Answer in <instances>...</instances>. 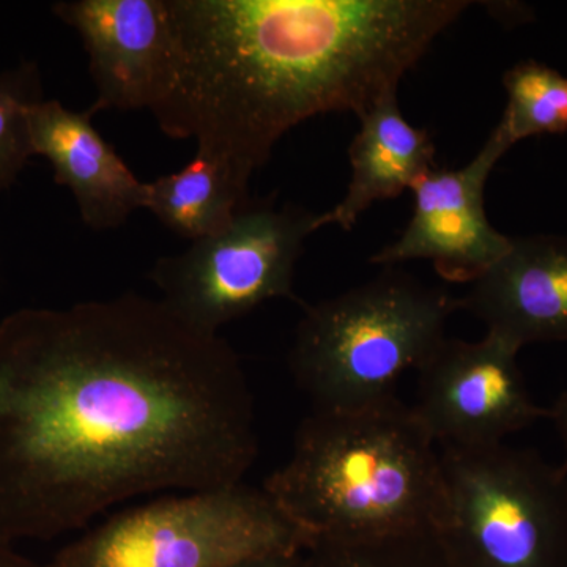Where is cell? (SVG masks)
I'll use <instances>...</instances> for the list:
<instances>
[{
	"label": "cell",
	"mask_w": 567,
	"mask_h": 567,
	"mask_svg": "<svg viewBox=\"0 0 567 567\" xmlns=\"http://www.w3.org/2000/svg\"><path fill=\"white\" fill-rule=\"evenodd\" d=\"M259 453L240 358L123 293L0 320V537L51 540L163 491L244 483Z\"/></svg>",
	"instance_id": "cell-1"
},
{
	"label": "cell",
	"mask_w": 567,
	"mask_h": 567,
	"mask_svg": "<svg viewBox=\"0 0 567 567\" xmlns=\"http://www.w3.org/2000/svg\"><path fill=\"white\" fill-rule=\"evenodd\" d=\"M173 84L152 112L249 186L284 134L398 92L468 0H167Z\"/></svg>",
	"instance_id": "cell-2"
},
{
	"label": "cell",
	"mask_w": 567,
	"mask_h": 567,
	"mask_svg": "<svg viewBox=\"0 0 567 567\" xmlns=\"http://www.w3.org/2000/svg\"><path fill=\"white\" fill-rule=\"evenodd\" d=\"M262 488L308 546L432 532L443 495L439 446L399 398L312 410Z\"/></svg>",
	"instance_id": "cell-3"
},
{
	"label": "cell",
	"mask_w": 567,
	"mask_h": 567,
	"mask_svg": "<svg viewBox=\"0 0 567 567\" xmlns=\"http://www.w3.org/2000/svg\"><path fill=\"white\" fill-rule=\"evenodd\" d=\"M457 298L386 268L371 281L306 309L289 369L315 412L382 404L406 371H420L446 339Z\"/></svg>",
	"instance_id": "cell-4"
},
{
	"label": "cell",
	"mask_w": 567,
	"mask_h": 567,
	"mask_svg": "<svg viewBox=\"0 0 567 567\" xmlns=\"http://www.w3.org/2000/svg\"><path fill=\"white\" fill-rule=\"evenodd\" d=\"M434 535L450 567H567V464L505 443L439 447Z\"/></svg>",
	"instance_id": "cell-5"
},
{
	"label": "cell",
	"mask_w": 567,
	"mask_h": 567,
	"mask_svg": "<svg viewBox=\"0 0 567 567\" xmlns=\"http://www.w3.org/2000/svg\"><path fill=\"white\" fill-rule=\"evenodd\" d=\"M306 547L264 488L240 483L122 511L66 544L47 567H227Z\"/></svg>",
	"instance_id": "cell-6"
},
{
	"label": "cell",
	"mask_w": 567,
	"mask_h": 567,
	"mask_svg": "<svg viewBox=\"0 0 567 567\" xmlns=\"http://www.w3.org/2000/svg\"><path fill=\"white\" fill-rule=\"evenodd\" d=\"M315 221L303 208L249 200L229 226L155 264L159 300L189 327L218 334L265 301L295 298V268Z\"/></svg>",
	"instance_id": "cell-7"
},
{
	"label": "cell",
	"mask_w": 567,
	"mask_h": 567,
	"mask_svg": "<svg viewBox=\"0 0 567 567\" xmlns=\"http://www.w3.org/2000/svg\"><path fill=\"white\" fill-rule=\"evenodd\" d=\"M518 352L492 333L477 342L446 338L421 365L412 406L436 446L499 445L550 417V409L529 394Z\"/></svg>",
	"instance_id": "cell-8"
},
{
	"label": "cell",
	"mask_w": 567,
	"mask_h": 567,
	"mask_svg": "<svg viewBox=\"0 0 567 567\" xmlns=\"http://www.w3.org/2000/svg\"><path fill=\"white\" fill-rule=\"evenodd\" d=\"M506 142L494 128L481 152L461 169H431L412 188L413 215L398 240L371 257L393 268L427 260L451 282L472 284L502 259L511 237L488 221L484 192Z\"/></svg>",
	"instance_id": "cell-9"
},
{
	"label": "cell",
	"mask_w": 567,
	"mask_h": 567,
	"mask_svg": "<svg viewBox=\"0 0 567 567\" xmlns=\"http://www.w3.org/2000/svg\"><path fill=\"white\" fill-rule=\"evenodd\" d=\"M55 17L80 33L96 89L93 114L155 111L175 69V32L167 0H63Z\"/></svg>",
	"instance_id": "cell-10"
},
{
	"label": "cell",
	"mask_w": 567,
	"mask_h": 567,
	"mask_svg": "<svg viewBox=\"0 0 567 567\" xmlns=\"http://www.w3.org/2000/svg\"><path fill=\"white\" fill-rule=\"evenodd\" d=\"M486 324L487 333L524 349L535 342H567V237H511L502 259L457 298Z\"/></svg>",
	"instance_id": "cell-11"
},
{
	"label": "cell",
	"mask_w": 567,
	"mask_h": 567,
	"mask_svg": "<svg viewBox=\"0 0 567 567\" xmlns=\"http://www.w3.org/2000/svg\"><path fill=\"white\" fill-rule=\"evenodd\" d=\"M93 115L91 107L76 112L43 99L29 111V134L33 155L44 156L55 183L73 193L82 221L110 230L142 208L145 182L96 132Z\"/></svg>",
	"instance_id": "cell-12"
},
{
	"label": "cell",
	"mask_w": 567,
	"mask_h": 567,
	"mask_svg": "<svg viewBox=\"0 0 567 567\" xmlns=\"http://www.w3.org/2000/svg\"><path fill=\"white\" fill-rule=\"evenodd\" d=\"M360 132L349 148L352 177L344 199L316 215L315 229L339 226L350 230L375 203L412 192L434 169L435 145L427 130L406 121L398 92L388 93L360 117Z\"/></svg>",
	"instance_id": "cell-13"
},
{
	"label": "cell",
	"mask_w": 567,
	"mask_h": 567,
	"mask_svg": "<svg viewBox=\"0 0 567 567\" xmlns=\"http://www.w3.org/2000/svg\"><path fill=\"white\" fill-rule=\"evenodd\" d=\"M249 200L248 186L196 152L178 173L145 183L142 208L175 234L197 241L229 226Z\"/></svg>",
	"instance_id": "cell-14"
},
{
	"label": "cell",
	"mask_w": 567,
	"mask_h": 567,
	"mask_svg": "<svg viewBox=\"0 0 567 567\" xmlns=\"http://www.w3.org/2000/svg\"><path fill=\"white\" fill-rule=\"evenodd\" d=\"M507 103L496 132L513 147L543 134L567 132V76L546 63L524 61L503 76Z\"/></svg>",
	"instance_id": "cell-15"
},
{
	"label": "cell",
	"mask_w": 567,
	"mask_h": 567,
	"mask_svg": "<svg viewBox=\"0 0 567 567\" xmlns=\"http://www.w3.org/2000/svg\"><path fill=\"white\" fill-rule=\"evenodd\" d=\"M297 567H450L432 532L357 540H317L298 555Z\"/></svg>",
	"instance_id": "cell-16"
},
{
	"label": "cell",
	"mask_w": 567,
	"mask_h": 567,
	"mask_svg": "<svg viewBox=\"0 0 567 567\" xmlns=\"http://www.w3.org/2000/svg\"><path fill=\"white\" fill-rule=\"evenodd\" d=\"M35 63H22L0 73V193L7 192L33 156L29 111L41 102Z\"/></svg>",
	"instance_id": "cell-17"
},
{
	"label": "cell",
	"mask_w": 567,
	"mask_h": 567,
	"mask_svg": "<svg viewBox=\"0 0 567 567\" xmlns=\"http://www.w3.org/2000/svg\"><path fill=\"white\" fill-rule=\"evenodd\" d=\"M550 409V421L554 424L555 431L561 440L563 447H565L566 453V464H567V390L561 391L558 398L555 399L554 405L548 406Z\"/></svg>",
	"instance_id": "cell-18"
},
{
	"label": "cell",
	"mask_w": 567,
	"mask_h": 567,
	"mask_svg": "<svg viewBox=\"0 0 567 567\" xmlns=\"http://www.w3.org/2000/svg\"><path fill=\"white\" fill-rule=\"evenodd\" d=\"M298 554H271L264 557L244 559L227 567H297Z\"/></svg>",
	"instance_id": "cell-19"
},
{
	"label": "cell",
	"mask_w": 567,
	"mask_h": 567,
	"mask_svg": "<svg viewBox=\"0 0 567 567\" xmlns=\"http://www.w3.org/2000/svg\"><path fill=\"white\" fill-rule=\"evenodd\" d=\"M0 567H47L14 550L13 544L0 537Z\"/></svg>",
	"instance_id": "cell-20"
}]
</instances>
